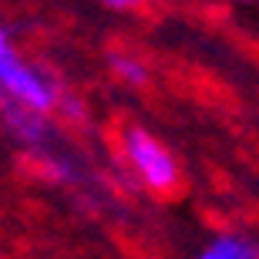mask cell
Listing matches in <instances>:
<instances>
[{
  "label": "cell",
  "mask_w": 259,
  "mask_h": 259,
  "mask_svg": "<svg viewBox=\"0 0 259 259\" xmlns=\"http://www.w3.org/2000/svg\"><path fill=\"white\" fill-rule=\"evenodd\" d=\"M0 95L10 105H20L27 111H37V115H44L58 105L54 84L10 48L7 30H0Z\"/></svg>",
  "instance_id": "obj_1"
},
{
  "label": "cell",
  "mask_w": 259,
  "mask_h": 259,
  "mask_svg": "<svg viewBox=\"0 0 259 259\" xmlns=\"http://www.w3.org/2000/svg\"><path fill=\"white\" fill-rule=\"evenodd\" d=\"M108 64H111V71L132 88H142L145 81H148V67H145L138 58H132V54H111Z\"/></svg>",
  "instance_id": "obj_4"
},
{
  "label": "cell",
  "mask_w": 259,
  "mask_h": 259,
  "mask_svg": "<svg viewBox=\"0 0 259 259\" xmlns=\"http://www.w3.org/2000/svg\"><path fill=\"white\" fill-rule=\"evenodd\" d=\"M101 4H108V7H115V10H132L138 4H145V0H101Z\"/></svg>",
  "instance_id": "obj_5"
},
{
  "label": "cell",
  "mask_w": 259,
  "mask_h": 259,
  "mask_svg": "<svg viewBox=\"0 0 259 259\" xmlns=\"http://www.w3.org/2000/svg\"><path fill=\"white\" fill-rule=\"evenodd\" d=\"M195 259H259V242L239 232H226L215 236Z\"/></svg>",
  "instance_id": "obj_3"
},
{
  "label": "cell",
  "mask_w": 259,
  "mask_h": 259,
  "mask_svg": "<svg viewBox=\"0 0 259 259\" xmlns=\"http://www.w3.org/2000/svg\"><path fill=\"white\" fill-rule=\"evenodd\" d=\"M121 152H125L132 172L148 185L152 192H172L179 185V162L152 132L145 128H125L121 135Z\"/></svg>",
  "instance_id": "obj_2"
},
{
  "label": "cell",
  "mask_w": 259,
  "mask_h": 259,
  "mask_svg": "<svg viewBox=\"0 0 259 259\" xmlns=\"http://www.w3.org/2000/svg\"><path fill=\"white\" fill-rule=\"evenodd\" d=\"M226 4H249V0H226Z\"/></svg>",
  "instance_id": "obj_6"
}]
</instances>
